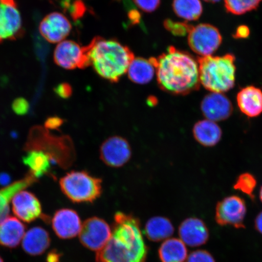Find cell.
Wrapping results in <instances>:
<instances>
[{
    "instance_id": "1",
    "label": "cell",
    "mask_w": 262,
    "mask_h": 262,
    "mask_svg": "<svg viewBox=\"0 0 262 262\" xmlns=\"http://www.w3.org/2000/svg\"><path fill=\"white\" fill-rule=\"evenodd\" d=\"M147 254L139 219L117 212L112 235L106 245L97 252L96 262H146Z\"/></svg>"
},
{
    "instance_id": "2",
    "label": "cell",
    "mask_w": 262,
    "mask_h": 262,
    "mask_svg": "<svg viewBox=\"0 0 262 262\" xmlns=\"http://www.w3.org/2000/svg\"><path fill=\"white\" fill-rule=\"evenodd\" d=\"M157 80L162 90L185 96L200 88L198 62L188 52L169 47L156 58Z\"/></svg>"
},
{
    "instance_id": "3",
    "label": "cell",
    "mask_w": 262,
    "mask_h": 262,
    "mask_svg": "<svg viewBox=\"0 0 262 262\" xmlns=\"http://www.w3.org/2000/svg\"><path fill=\"white\" fill-rule=\"evenodd\" d=\"M90 66L101 77L116 83L134 60L130 49L115 39L96 37L86 46Z\"/></svg>"
},
{
    "instance_id": "4",
    "label": "cell",
    "mask_w": 262,
    "mask_h": 262,
    "mask_svg": "<svg viewBox=\"0 0 262 262\" xmlns=\"http://www.w3.org/2000/svg\"><path fill=\"white\" fill-rule=\"evenodd\" d=\"M235 57L227 54L223 56L200 57L198 62L200 83L211 93L224 94L234 87Z\"/></svg>"
},
{
    "instance_id": "5",
    "label": "cell",
    "mask_w": 262,
    "mask_h": 262,
    "mask_svg": "<svg viewBox=\"0 0 262 262\" xmlns=\"http://www.w3.org/2000/svg\"><path fill=\"white\" fill-rule=\"evenodd\" d=\"M101 179L86 171H71L60 180L62 191L74 203H92L100 198L102 192Z\"/></svg>"
},
{
    "instance_id": "6",
    "label": "cell",
    "mask_w": 262,
    "mask_h": 262,
    "mask_svg": "<svg viewBox=\"0 0 262 262\" xmlns=\"http://www.w3.org/2000/svg\"><path fill=\"white\" fill-rule=\"evenodd\" d=\"M46 131L43 130V134L48 142L42 138L37 127L32 131L27 146L29 149L42 150L62 168H69L75 158L73 141L68 136L52 137Z\"/></svg>"
},
{
    "instance_id": "7",
    "label": "cell",
    "mask_w": 262,
    "mask_h": 262,
    "mask_svg": "<svg viewBox=\"0 0 262 262\" xmlns=\"http://www.w3.org/2000/svg\"><path fill=\"white\" fill-rule=\"evenodd\" d=\"M188 35L190 48L201 57L212 55L220 47L222 42L220 31L210 24L192 26Z\"/></svg>"
},
{
    "instance_id": "8",
    "label": "cell",
    "mask_w": 262,
    "mask_h": 262,
    "mask_svg": "<svg viewBox=\"0 0 262 262\" xmlns=\"http://www.w3.org/2000/svg\"><path fill=\"white\" fill-rule=\"evenodd\" d=\"M24 34L17 3L15 0H0V42L16 40Z\"/></svg>"
},
{
    "instance_id": "9",
    "label": "cell",
    "mask_w": 262,
    "mask_h": 262,
    "mask_svg": "<svg viewBox=\"0 0 262 262\" xmlns=\"http://www.w3.org/2000/svg\"><path fill=\"white\" fill-rule=\"evenodd\" d=\"M247 205L244 199L237 195L228 196L216 205L215 220L219 225L245 228Z\"/></svg>"
},
{
    "instance_id": "10",
    "label": "cell",
    "mask_w": 262,
    "mask_h": 262,
    "mask_svg": "<svg viewBox=\"0 0 262 262\" xmlns=\"http://www.w3.org/2000/svg\"><path fill=\"white\" fill-rule=\"evenodd\" d=\"M112 235V229L103 219L93 217L85 221L80 232L79 239L85 248L98 252L106 245Z\"/></svg>"
},
{
    "instance_id": "11",
    "label": "cell",
    "mask_w": 262,
    "mask_h": 262,
    "mask_svg": "<svg viewBox=\"0 0 262 262\" xmlns=\"http://www.w3.org/2000/svg\"><path fill=\"white\" fill-rule=\"evenodd\" d=\"M54 60L58 67L66 70L90 67L86 47H81L77 42L72 40L59 42L55 49Z\"/></svg>"
},
{
    "instance_id": "12",
    "label": "cell",
    "mask_w": 262,
    "mask_h": 262,
    "mask_svg": "<svg viewBox=\"0 0 262 262\" xmlns=\"http://www.w3.org/2000/svg\"><path fill=\"white\" fill-rule=\"evenodd\" d=\"M132 150L127 140L122 137L113 136L106 139L101 145V161L112 168H120L129 161Z\"/></svg>"
},
{
    "instance_id": "13",
    "label": "cell",
    "mask_w": 262,
    "mask_h": 262,
    "mask_svg": "<svg viewBox=\"0 0 262 262\" xmlns=\"http://www.w3.org/2000/svg\"><path fill=\"white\" fill-rule=\"evenodd\" d=\"M72 30L71 22L61 13H50L40 22L39 31L42 37L51 43L64 41Z\"/></svg>"
},
{
    "instance_id": "14",
    "label": "cell",
    "mask_w": 262,
    "mask_h": 262,
    "mask_svg": "<svg viewBox=\"0 0 262 262\" xmlns=\"http://www.w3.org/2000/svg\"><path fill=\"white\" fill-rule=\"evenodd\" d=\"M201 109L206 119L221 122L231 116L233 107L231 101L224 94L211 93L204 98Z\"/></svg>"
},
{
    "instance_id": "15",
    "label": "cell",
    "mask_w": 262,
    "mask_h": 262,
    "mask_svg": "<svg viewBox=\"0 0 262 262\" xmlns=\"http://www.w3.org/2000/svg\"><path fill=\"white\" fill-rule=\"evenodd\" d=\"M11 202L13 212L21 221L31 222L41 215L40 202L30 192L21 190L13 196Z\"/></svg>"
},
{
    "instance_id": "16",
    "label": "cell",
    "mask_w": 262,
    "mask_h": 262,
    "mask_svg": "<svg viewBox=\"0 0 262 262\" xmlns=\"http://www.w3.org/2000/svg\"><path fill=\"white\" fill-rule=\"evenodd\" d=\"M81 219L76 211L61 209L55 213L52 226L55 234L62 239H70L79 235L82 227Z\"/></svg>"
},
{
    "instance_id": "17",
    "label": "cell",
    "mask_w": 262,
    "mask_h": 262,
    "mask_svg": "<svg viewBox=\"0 0 262 262\" xmlns=\"http://www.w3.org/2000/svg\"><path fill=\"white\" fill-rule=\"evenodd\" d=\"M180 240L191 247H201L207 243L209 232L207 226L201 219L190 217L185 219L179 228Z\"/></svg>"
},
{
    "instance_id": "18",
    "label": "cell",
    "mask_w": 262,
    "mask_h": 262,
    "mask_svg": "<svg viewBox=\"0 0 262 262\" xmlns=\"http://www.w3.org/2000/svg\"><path fill=\"white\" fill-rule=\"evenodd\" d=\"M237 103L242 113L250 118L262 113V91L254 86L243 88L237 95Z\"/></svg>"
},
{
    "instance_id": "19",
    "label": "cell",
    "mask_w": 262,
    "mask_h": 262,
    "mask_svg": "<svg viewBox=\"0 0 262 262\" xmlns=\"http://www.w3.org/2000/svg\"><path fill=\"white\" fill-rule=\"evenodd\" d=\"M26 233L25 226L18 218L8 217L0 222V245L15 248L21 243Z\"/></svg>"
},
{
    "instance_id": "20",
    "label": "cell",
    "mask_w": 262,
    "mask_h": 262,
    "mask_svg": "<svg viewBox=\"0 0 262 262\" xmlns=\"http://www.w3.org/2000/svg\"><path fill=\"white\" fill-rule=\"evenodd\" d=\"M50 244L51 238L48 232L41 227L32 228L26 232L21 242L23 249L26 253L31 255L45 253Z\"/></svg>"
},
{
    "instance_id": "21",
    "label": "cell",
    "mask_w": 262,
    "mask_h": 262,
    "mask_svg": "<svg viewBox=\"0 0 262 262\" xmlns=\"http://www.w3.org/2000/svg\"><path fill=\"white\" fill-rule=\"evenodd\" d=\"M156 73V58H134L127 71L130 80L140 84L149 83Z\"/></svg>"
},
{
    "instance_id": "22",
    "label": "cell",
    "mask_w": 262,
    "mask_h": 262,
    "mask_svg": "<svg viewBox=\"0 0 262 262\" xmlns=\"http://www.w3.org/2000/svg\"><path fill=\"white\" fill-rule=\"evenodd\" d=\"M195 140L205 147L214 146L220 142L222 130L217 123L205 119L196 122L192 129Z\"/></svg>"
},
{
    "instance_id": "23",
    "label": "cell",
    "mask_w": 262,
    "mask_h": 262,
    "mask_svg": "<svg viewBox=\"0 0 262 262\" xmlns=\"http://www.w3.org/2000/svg\"><path fill=\"white\" fill-rule=\"evenodd\" d=\"M174 232L172 222L168 218L157 216L147 222L145 233L147 238L152 242L167 240Z\"/></svg>"
},
{
    "instance_id": "24",
    "label": "cell",
    "mask_w": 262,
    "mask_h": 262,
    "mask_svg": "<svg viewBox=\"0 0 262 262\" xmlns=\"http://www.w3.org/2000/svg\"><path fill=\"white\" fill-rule=\"evenodd\" d=\"M159 255L162 262H185L188 250L180 239L168 238L160 246Z\"/></svg>"
},
{
    "instance_id": "25",
    "label": "cell",
    "mask_w": 262,
    "mask_h": 262,
    "mask_svg": "<svg viewBox=\"0 0 262 262\" xmlns=\"http://www.w3.org/2000/svg\"><path fill=\"white\" fill-rule=\"evenodd\" d=\"M51 157L41 150H29L24 157L25 165L28 166L31 174L35 178H40L51 169Z\"/></svg>"
},
{
    "instance_id": "26",
    "label": "cell",
    "mask_w": 262,
    "mask_h": 262,
    "mask_svg": "<svg viewBox=\"0 0 262 262\" xmlns=\"http://www.w3.org/2000/svg\"><path fill=\"white\" fill-rule=\"evenodd\" d=\"M31 174L26 179L0 190V222L9 217V204L13 196L35 181Z\"/></svg>"
},
{
    "instance_id": "27",
    "label": "cell",
    "mask_w": 262,
    "mask_h": 262,
    "mask_svg": "<svg viewBox=\"0 0 262 262\" xmlns=\"http://www.w3.org/2000/svg\"><path fill=\"white\" fill-rule=\"evenodd\" d=\"M172 8L175 14L186 21H195L203 12L201 0H173Z\"/></svg>"
},
{
    "instance_id": "28",
    "label": "cell",
    "mask_w": 262,
    "mask_h": 262,
    "mask_svg": "<svg viewBox=\"0 0 262 262\" xmlns=\"http://www.w3.org/2000/svg\"><path fill=\"white\" fill-rule=\"evenodd\" d=\"M261 0H224L225 7L231 14L241 15L254 11Z\"/></svg>"
},
{
    "instance_id": "29",
    "label": "cell",
    "mask_w": 262,
    "mask_h": 262,
    "mask_svg": "<svg viewBox=\"0 0 262 262\" xmlns=\"http://www.w3.org/2000/svg\"><path fill=\"white\" fill-rule=\"evenodd\" d=\"M257 180L255 177L249 172L242 173L238 177L234 185V188L238 190L252 199H254V192L257 186Z\"/></svg>"
},
{
    "instance_id": "30",
    "label": "cell",
    "mask_w": 262,
    "mask_h": 262,
    "mask_svg": "<svg viewBox=\"0 0 262 262\" xmlns=\"http://www.w3.org/2000/svg\"><path fill=\"white\" fill-rule=\"evenodd\" d=\"M164 26L166 30L176 36H184L188 34L192 26L186 23L173 21L171 19H166L164 21Z\"/></svg>"
},
{
    "instance_id": "31",
    "label": "cell",
    "mask_w": 262,
    "mask_h": 262,
    "mask_svg": "<svg viewBox=\"0 0 262 262\" xmlns=\"http://www.w3.org/2000/svg\"><path fill=\"white\" fill-rule=\"evenodd\" d=\"M185 262H215V260L209 252L199 250L192 252Z\"/></svg>"
},
{
    "instance_id": "32",
    "label": "cell",
    "mask_w": 262,
    "mask_h": 262,
    "mask_svg": "<svg viewBox=\"0 0 262 262\" xmlns=\"http://www.w3.org/2000/svg\"><path fill=\"white\" fill-rule=\"evenodd\" d=\"M135 5L142 11L151 13L159 8L161 0H133Z\"/></svg>"
},
{
    "instance_id": "33",
    "label": "cell",
    "mask_w": 262,
    "mask_h": 262,
    "mask_svg": "<svg viewBox=\"0 0 262 262\" xmlns=\"http://www.w3.org/2000/svg\"><path fill=\"white\" fill-rule=\"evenodd\" d=\"M69 9L72 17L74 19L81 18L86 11V8L81 0H75Z\"/></svg>"
},
{
    "instance_id": "34",
    "label": "cell",
    "mask_w": 262,
    "mask_h": 262,
    "mask_svg": "<svg viewBox=\"0 0 262 262\" xmlns=\"http://www.w3.org/2000/svg\"><path fill=\"white\" fill-rule=\"evenodd\" d=\"M12 109L18 115H25L29 111V104L24 98H18L13 102Z\"/></svg>"
},
{
    "instance_id": "35",
    "label": "cell",
    "mask_w": 262,
    "mask_h": 262,
    "mask_svg": "<svg viewBox=\"0 0 262 262\" xmlns=\"http://www.w3.org/2000/svg\"><path fill=\"white\" fill-rule=\"evenodd\" d=\"M54 91L59 97L63 98V99H67L73 94V88L68 83H62L58 84L55 88Z\"/></svg>"
},
{
    "instance_id": "36",
    "label": "cell",
    "mask_w": 262,
    "mask_h": 262,
    "mask_svg": "<svg viewBox=\"0 0 262 262\" xmlns=\"http://www.w3.org/2000/svg\"><path fill=\"white\" fill-rule=\"evenodd\" d=\"M63 123V120L60 119V118L57 117H53L49 118V119L46 121L45 125L46 128L49 129H56L59 127H60Z\"/></svg>"
},
{
    "instance_id": "37",
    "label": "cell",
    "mask_w": 262,
    "mask_h": 262,
    "mask_svg": "<svg viewBox=\"0 0 262 262\" xmlns=\"http://www.w3.org/2000/svg\"><path fill=\"white\" fill-rule=\"evenodd\" d=\"M250 35V29L247 26L242 25L239 26L234 34V37L236 38H246Z\"/></svg>"
},
{
    "instance_id": "38",
    "label": "cell",
    "mask_w": 262,
    "mask_h": 262,
    "mask_svg": "<svg viewBox=\"0 0 262 262\" xmlns=\"http://www.w3.org/2000/svg\"><path fill=\"white\" fill-rule=\"evenodd\" d=\"M254 227L255 229L262 234V211L258 213L254 221Z\"/></svg>"
},
{
    "instance_id": "39",
    "label": "cell",
    "mask_w": 262,
    "mask_h": 262,
    "mask_svg": "<svg viewBox=\"0 0 262 262\" xmlns=\"http://www.w3.org/2000/svg\"><path fill=\"white\" fill-rule=\"evenodd\" d=\"M129 18L131 22L134 24H138L140 21V14L138 11L133 10L130 11L129 14Z\"/></svg>"
},
{
    "instance_id": "40",
    "label": "cell",
    "mask_w": 262,
    "mask_h": 262,
    "mask_svg": "<svg viewBox=\"0 0 262 262\" xmlns=\"http://www.w3.org/2000/svg\"><path fill=\"white\" fill-rule=\"evenodd\" d=\"M157 103H158V100L155 97L151 96L147 98V103L148 104L149 106H155Z\"/></svg>"
},
{
    "instance_id": "41",
    "label": "cell",
    "mask_w": 262,
    "mask_h": 262,
    "mask_svg": "<svg viewBox=\"0 0 262 262\" xmlns=\"http://www.w3.org/2000/svg\"><path fill=\"white\" fill-rule=\"evenodd\" d=\"M9 178L8 176L2 175L0 176V183H3V184H7V183L9 181Z\"/></svg>"
},
{
    "instance_id": "42",
    "label": "cell",
    "mask_w": 262,
    "mask_h": 262,
    "mask_svg": "<svg viewBox=\"0 0 262 262\" xmlns=\"http://www.w3.org/2000/svg\"><path fill=\"white\" fill-rule=\"evenodd\" d=\"M204 1L208 3H215L220 2L221 0H204Z\"/></svg>"
},
{
    "instance_id": "43",
    "label": "cell",
    "mask_w": 262,
    "mask_h": 262,
    "mask_svg": "<svg viewBox=\"0 0 262 262\" xmlns=\"http://www.w3.org/2000/svg\"><path fill=\"white\" fill-rule=\"evenodd\" d=\"M259 198H260V201L262 202V186H261V187L260 190Z\"/></svg>"
},
{
    "instance_id": "44",
    "label": "cell",
    "mask_w": 262,
    "mask_h": 262,
    "mask_svg": "<svg viewBox=\"0 0 262 262\" xmlns=\"http://www.w3.org/2000/svg\"><path fill=\"white\" fill-rule=\"evenodd\" d=\"M0 262H3V260L1 257H0Z\"/></svg>"
}]
</instances>
